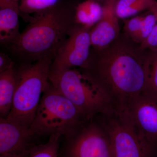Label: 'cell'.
I'll return each instance as SVG.
<instances>
[{
    "label": "cell",
    "instance_id": "cell-26",
    "mask_svg": "<svg viewBox=\"0 0 157 157\" xmlns=\"http://www.w3.org/2000/svg\"><path fill=\"white\" fill-rule=\"evenodd\" d=\"M155 14H156L157 15V11H156V12H155V13H154Z\"/></svg>",
    "mask_w": 157,
    "mask_h": 157
},
{
    "label": "cell",
    "instance_id": "cell-21",
    "mask_svg": "<svg viewBox=\"0 0 157 157\" xmlns=\"http://www.w3.org/2000/svg\"><path fill=\"white\" fill-rule=\"evenodd\" d=\"M140 46L143 50L157 52V23L151 33Z\"/></svg>",
    "mask_w": 157,
    "mask_h": 157
},
{
    "label": "cell",
    "instance_id": "cell-22",
    "mask_svg": "<svg viewBox=\"0 0 157 157\" xmlns=\"http://www.w3.org/2000/svg\"><path fill=\"white\" fill-rule=\"evenodd\" d=\"M15 65V62L9 54L4 52L0 53V73L8 70Z\"/></svg>",
    "mask_w": 157,
    "mask_h": 157
},
{
    "label": "cell",
    "instance_id": "cell-19",
    "mask_svg": "<svg viewBox=\"0 0 157 157\" xmlns=\"http://www.w3.org/2000/svg\"><path fill=\"white\" fill-rule=\"evenodd\" d=\"M157 23L156 14L149 12L148 14L144 15L141 28L134 42L141 44L147 38Z\"/></svg>",
    "mask_w": 157,
    "mask_h": 157
},
{
    "label": "cell",
    "instance_id": "cell-27",
    "mask_svg": "<svg viewBox=\"0 0 157 157\" xmlns=\"http://www.w3.org/2000/svg\"><path fill=\"white\" fill-rule=\"evenodd\" d=\"M16 1H17V2H18V1H22V0H16Z\"/></svg>",
    "mask_w": 157,
    "mask_h": 157
},
{
    "label": "cell",
    "instance_id": "cell-8",
    "mask_svg": "<svg viewBox=\"0 0 157 157\" xmlns=\"http://www.w3.org/2000/svg\"><path fill=\"white\" fill-rule=\"evenodd\" d=\"M91 49L90 30L76 25L58 50L50 70L83 69L88 62Z\"/></svg>",
    "mask_w": 157,
    "mask_h": 157
},
{
    "label": "cell",
    "instance_id": "cell-7",
    "mask_svg": "<svg viewBox=\"0 0 157 157\" xmlns=\"http://www.w3.org/2000/svg\"><path fill=\"white\" fill-rule=\"evenodd\" d=\"M64 137L62 157H113L108 135L96 117Z\"/></svg>",
    "mask_w": 157,
    "mask_h": 157
},
{
    "label": "cell",
    "instance_id": "cell-18",
    "mask_svg": "<svg viewBox=\"0 0 157 157\" xmlns=\"http://www.w3.org/2000/svg\"><path fill=\"white\" fill-rule=\"evenodd\" d=\"M59 0H22L19 4L20 13H38L47 10L58 2Z\"/></svg>",
    "mask_w": 157,
    "mask_h": 157
},
{
    "label": "cell",
    "instance_id": "cell-14",
    "mask_svg": "<svg viewBox=\"0 0 157 157\" xmlns=\"http://www.w3.org/2000/svg\"><path fill=\"white\" fill-rule=\"evenodd\" d=\"M20 14L13 9H0V41L2 45L9 44L19 36Z\"/></svg>",
    "mask_w": 157,
    "mask_h": 157
},
{
    "label": "cell",
    "instance_id": "cell-10",
    "mask_svg": "<svg viewBox=\"0 0 157 157\" xmlns=\"http://www.w3.org/2000/svg\"><path fill=\"white\" fill-rule=\"evenodd\" d=\"M29 128L0 117V155L27 157L31 148Z\"/></svg>",
    "mask_w": 157,
    "mask_h": 157
},
{
    "label": "cell",
    "instance_id": "cell-17",
    "mask_svg": "<svg viewBox=\"0 0 157 157\" xmlns=\"http://www.w3.org/2000/svg\"><path fill=\"white\" fill-rule=\"evenodd\" d=\"M145 91L157 96V52L148 51Z\"/></svg>",
    "mask_w": 157,
    "mask_h": 157
},
{
    "label": "cell",
    "instance_id": "cell-15",
    "mask_svg": "<svg viewBox=\"0 0 157 157\" xmlns=\"http://www.w3.org/2000/svg\"><path fill=\"white\" fill-rule=\"evenodd\" d=\"M115 10L119 19H127L146 10L155 13L157 10V1L117 0L115 4Z\"/></svg>",
    "mask_w": 157,
    "mask_h": 157
},
{
    "label": "cell",
    "instance_id": "cell-12",
    "mask_svg": "<svg viewBox=\"0 0 157 157\" xmlns=\"http://www.w3.org/2000/svg\"><path fill=\"white\" fill-rule=\"evenodd\" d=\"M16 86L15 65L0 73V117L6 118L11 112Z\"/></svg>",
    "mask_w": 157,
    "mask_h": 157
},
{
    "label": "cell",
    "instance_id": "cell-13",
    "mask_svg": "<svg viewBox=\"0 0 157 157\" xmlns=\"http://www.w3.org/2000/svg\"><path fill=\"white\" fill-rule=\"evenodd\" d=\"M103 6L95 0H86L75 8V21L81 27L90 30L101 20Z\"/></svg>",
    "mask_w": 157,
    "mask_h": 157
},
{
    "label": "cell",
    "instance_id": "cell-9",
    "mask_svg": "<svg viewBox=\"0 0 157 157\" xmlns=\"http://www.w3.org/2000/svg\"><path fill=\"white\" fill-rule=\"evenodd\" d=\"M121 108L142 138L157 148V96L145 91Z\"/></svg>",
    "mask_w": 157,
    "mask_h": 157
},
{
    "label": "cell",
    "instance_id": "cell-6",
    "mask_svg": "<svg viewBox=\"0 0 157 157\" xmlns=\"http://www.w3.org/2000/svg\"><path fill=\"white\" fill-rule=\"evenodd\" d=\"M110 140L113 157H153L156 147L141 137L124 109L114 107L96 117Z\"/></svg>",
    "mask_w": 157,
    "mask_h": 157
},
{
    "label": "cell",
    "instance_id": "cell-25",
    "mask_svg": "<svg viewBox=\"0 0 157 157\" xmlns=\"http://www.w3.org/2000/svg\"><path fill=\"white\" fill-rule=\"evenodd\" d=\"M95 1H104V3L106 1H107V0H95Z\"/></svg>",
    "mask_w": 157,
    "mask_h": 157
},
{
    "label": "cell",
    "instance_id": "cell-2",
    "mask_svg": "<svg viewBox=\"0 0 157 157\" xmlns=\"http://www.w3.org/2000/svg\"><path fill=\"white\" fill-rule=\"evenodd\" d=\"M75 8L59 1L36 13L29 25L6 46L14 62L31 63L47 56L54 58L59 48L76 26Z\"/></svg>",
    "mask_w": 157,
    "mask_h": 157
},
{
    "label": "cell",
    "instance_id": "cell-23",
    "mask_svg": "<svg viewBox=\"0 0 157 157\" xmlns=\"http://www.w3.org/2000/svg\"><path fill=\"white\" fill-rule=\"evenodd\" d=\"M13 9L20 14L19 4L16 0H0V9Z\"/></svg>",
    "mask_w": 157,
    "mask_h": 157
},
{
    "label": "cell",
    "instance_id": "cell-11",
    "mask_svg": "<svg viewBox=\"0 0 157 157\" xmlns=\"http://www.w3.org/2000/svg\"><path fill=\"white\" fill-rule=\"evenodd\" d=\"M117 0H107L103 6L101 20L90 30L92 49L98 50L110 45L120 36V28L115 6Z\"/></svg>",
    "mask_w": 157,
    "mask_h": 157
},
{
    "label": "cell",
    "instance_id": "cell-16",
    "mask_svg": "<svg viewBox=\"0 0 157 157\" xmlns=\"http://www.w3.org/2000/svg\"><path fill=\"white\" fill-rule=\"evenodd\" d=\"M61 137L59 135H52L49 137L46 143L34 145L30 150L27 157H59Z\"/></svg>",
    "mask_w": 157,
    "mask_h": 157
},
{
    "label": "cell",
    "instance_id": "cell-3",
    "mask_svg": "<svg viewBox=\"0 0 157 157\" xmlns=\"http://www.w3.org/2000/svg\"><path fill=\"white\" fill-rule=\"evenodd\" d=\"M49 80L52 85L72 102L88 120L109 112L115 106L105 88L83 69L50 70Z\"/></svg>",
    "mask_w": 157,
    "mask_h": 157
},
{
    "label": "cell",
    "instance_id": "cell-4",
    "mask_svg": "<svg viewBox=\"0 0 157 157\" xmlns=\"http://www.w3.org/2000/svg\"><path fill=\"white\" fill-rule=\"evenodd\" d=\"M53 59L45 57L15 68L16 89L12 108L6 118L29 128L42 95L50 84L49 73Z\"/></svg>",
    "mask_w": 157,
    "mask_h": 157
},
{
    "label": "cell",
    "instance_id": "cell-20",
    "mask_svg": "<svg viewBox=\"0 0 157 157\" xmlns=\"http://www.w3.org/2000/svg\"><path fill=\"white\" fill-rule=\"evenodd\" d=\"M144 15L127 19L124 21V34L133 41H135L141 28Z\"/></svg>",
    "mask_w": 157,
    "mask_h": 157
},
{
    "label": "cell",
    "instance_id": "cell-5",
    "mask_svg": "<svg viewBox=\"0 0 157 157\" xmlns=\"http://www.w3.org/2000/svg\"><path fill=\"white\" fill-rule=\"evenodd\" d=\"M88 121L72 102L50 82L42 95L29 132L33 137L54 135L65 137Z\"/></svg>",
    "mask_w": 157,
    "mask_h": 157
},
{
    "label": "cell",
    "instance_id": "cell-24",
    "mask_svg": "<svg viewBox=\"0 0 157 157\" xmlns=\"http://www.w3.org/2000/svg\"><path fill=\"white\" fill-rule=\"evenodd\" d=\"M0 157H26L19 155H0Z\"/></svg>",
    "mask_w": 157,
    "mask_h": 157
},
{
    "label": "cell",
    "instance_id": "cell-1",
    "mask_svg": "<svg viewBox=\"0 0 157 157\" xmlns=\"http://www.w3.org/2000/svg\"><path fill=\"white\" fill-rule=\"evenodd\" d=\"M148 51L125 34L101 50L91 49L86 70L107 90L116 107H124L145 91Z\"/></svg>",
    "mask_w": 157,
    "mask_h": 157
}]
</instances>
